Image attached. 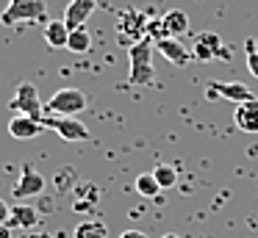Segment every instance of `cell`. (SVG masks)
I'll use <instances>...</instances> for the list:
<instances>
[{"instance_id": "6da1fadb", "label": "cell", "mask_w": 258, "mask_h": 238, "mask_svg": "<svg viewBox=\"0 0 258 238\" xmlns=\"http://www.w3.org/2000/svg\"><path fill=\"white\" fill-rule=\"evenodd\" d=\"M153 42L145 36L142 42L128 47V81L131 86H150L156 81V69H153Z\"/></svg>"}, {"instance_id": "7a4b0ae2", "label": "cell", "mask_w": 258, "mask_h": 238, "mask_svg": "<svg viewBox=\"0 0 258 238\" xmlns=\"http://www.w3.org/2000/svg\"><path fill=\"white\" fill-rule=\"evenodd\" d=\"M47 3L45 0H12L9 9L0 14L3 25H20V22H45Z\"/></svg>"}, {"instance_id": "3957f363", "label": "cell", "mask_w": 258, "mask_h": 238, "mask_svg": "<svg viewBox=\"0 0 258 238\" xmlns=\"http://www.w3.org/2000/svg\"><path fill=\"white\" fill-rule=\"evenodd\" d=\"M86 105H89L86 94L75 86L58 89V92L47 100V111H50V114H58V116H78L81 111H86Z\"/></svg>"}, {"instance_id": "277c9868", "label": "cell", "mask_w": 258, "mask_h": 238, "mask_svg": "<svg viewBox=\"0 0 258 238\" xmlns=\"http://www.w3.org/2000/svg\"><path fill=\"white\" fill-rule=\"evenodd\" d=\"M9 108L14 111V114H23V116H31V119H45L42 116V97H39V89L34 86V83H28V81H23L17 86V92H14V97H12V103H9Z\"/></svg>"}, {"instance_id": "5b68a950", "label": "cell", "mask_w": 258, "mask_h": 238, "mask_svg": "<svg viewBox=\"0 0 258 238\" xmlns=\"http://www.w3.org/2000/svg\"><path fill=\"white\" fill-rule=\"evenodd\" d=\"M206 97L208 100H217V97H222V100H230V103H244V100H250V97H255V94L250 92V86H247L244 81H228V83H222V81H211L206 86Z\"/></svg>"}, {"instance_id": "8992f818", "label": "cell", "mask_w": 258, "mask_h": 238, "mask_svg": "<svg viewBox=\"0 0 258 238\" xmlns=\"http://www.w3.org/2000/svg\"><path fill=\"white\" fill-rule=\"evenodd\" d=\"M42 122H45V127H53L64 141H86L89 138V127L81 119H75V116H56V119L45 116Z\"/></svg>"}, {"instance_id": "52a82bcc", "label": "cell", "mask_w": 258, "mask_h": 238, "mask_svg": "<svg viewBox=\"0 0 258 238\" xmlns=\"http://www.w3.org/2000/svg\"><path fill=\"white\" fill-rule=\"evenodd\" d=\"M45 186H47L45 177H42L31 164H23V169H20V180H17V186H14V197L17 199L39 197V194H45Z\"/></svg>"}, {"instance_id": "ba28073f", "label": "cell", "mask_w": 258, "mask_h": 238, "mask_svg": "<svg viewBox=\"0 0 258 238\" xmlns=\"http://www.w3.org/2000/svg\"><path fill=\"white\" fill-rule=\"evenodd\" d=\"M95 9H97V0H70L61 20L67 22L70 31H75V28H84L86 22H89V17L95 14Z\"/></svg>"}, {"instance_id": "9c48e42d", "label": "cell", "mask_w": 258, "mask_h": 238, "mask_svg": "<svg viewBox=\"0 0 258 238\" xmlns=\"http://www.w3.org/2000/svg\"><path fill=\"white\" fill-rule=\"evenodd\" d=\"M233 122H236V127L244 130V133H258V97H250V100L236 105Z\"/></svg>"}, {"instance_id": "30bf717a", "label": "cell", "mask_w": 258, "mask_h": 238, "mask_svg": "<svg viewBox=\"0 0 258 238\" xmlns=\"http://www.w3.org/2000/svg\"><path fill=\"white\" fill-rule=\"evenodd\" d=\"M45 130V122L39 119H31V116H23V114H14L9 119V133L20 141H28V138H36L39 133Z\"/></svg>"}, {"instance_id": "8fae6325", "label": "cell", "mask_w": 258, "mask_h": 238, "mask_svg": "<svg viewBox=\"0 0 258 238\" xmlns=\"http://www.w3.org/2000/svg\"><path fill=\"white\" fill-rule=\"evenodd\" d=\"M145 28H147V20H145V14H142V11H125V14L119 17L117 31H119V39L134 36V44H136V42H142V39H145Z\"/></svg>"}, {"instance_id": "7c38bea8", "label": "cell", "mask_w": 258, "mask_h": 238, "mask_svg": "<svg viewBox=\"0 0 258 238\" xmlns=\"http://www.w3.org/2000/svg\"><path fill=\"white\" fill-rule=\"evenodd\" d=\"M6 224L12 227V230H34V227L39 224V210H36L34 205H14Z\"/></svg>"}, {"instance_id": "4fadbf2b", "label": "cell", "mask_w": 258, "mask_h": 238, "mask_svg": "<svg viewBox=\"0 0 258 238\" xmlns=\"http://www.w3.org/2000/svg\"><path fill=\"white\" fill-rule=\"evenodd\" d=\"M156 47H158V53H161L169 64H175V66H186L191 61V53L180 44V39H158Z\"/></svg>"}, {"instance_id": "5bb4252c", "label": "cell", "mask_w": 258, "mask_h": 238, "mask_svg": "<svg viewBox=\"0 0 258 238\" xmlns=\"http://www.w3.org/2000/svg\"><path fill=\"white\" fill-rule=\"evenodd\" d=\"M161 25H164L167 39H180L186 31H189V14H186V11H180V9H172V11H167V14H164Z\"/></svg>"}, {"instance_id": "9a60e30c", "label": "cell", "mask_w": 258, "mask_h": 238, "mask_svg": "<svg viewBox=\"0 0 258 238\" xmlns=\"http://www.w3.org/2000/svg\"><path fill=\"white\" fill-rule=\"evenodd\" d=\"M45 42L47 47H67L70 42V28L64 20H47L45 22Z\"/></svg>"}, {"instance_id": "2e32d148", "label": "cell", "mask_w": 258, "mask_h": 238, "mask_svg": "<svg viewBox=\"0 0 258 238\" xmlns=\"http://www.w3.org/2000/svg\"><path fill=\"white\" fill-rule=\"evenodd\" d=\"M73 194H75V199H73V208L75 210H92L97 205V199H100V191H97V186H78V188H73Z\"/></svg>"}, {"instance_id": "e0dca14e", "label": "cell", "mask_w": 258, "mask_h": 238, "mask_svg": "<svg viewBox=\"0 0 258 238\" xmlns=\"http://www.w3.org/2000/svg\"><path fill=\"white\" fill-rule=\"evenodd\" d=\"M73 238H108V227L100 219H84L73 230Z\"/></svg>"}, {"instance_id": "ac0fdd59", "label": "cell", "mask_w": 258, "mask_h": 238, "mask_svg": "<svg viewBox=\"0 0 258 238\" xmlns=\"http://www.w3.org/2000/svg\"><path fill=\"white\" fill-rule=\"evenodd\" d=\"M136 191H139L145 199H156L164 188L158 186V180H156V175H153V172H145V175L136 177Z\"/></svg>"}, {"instance_id": "d6986e66", "label": "cell", "mask_w": 258, "mask_h": 238, "mask_svg": "<svg viewBox=\"0 0 258 238\" xmlns=\"http://www.w3.org/2000/svg\"><path fill=\"white\" fill-rule=\"evenodd\" d=\"M67 50H73V53H78V55H81V53H89V50H92V36H89V31H86V25L70 31Z\"/></svg>"}, {"instance_id": "ffe728a7", "label": "cell", "mask_w": 258, "mask_h": 238, "mask_svg": "<svg viewBox=\"0 0 258 238\" xmlns=\"http://www.w3.org/2000/svg\"><path fill=\"white\" fill-rule=\"evenodd\" d=\"M197 39H203V42H206L208 47L214 50V55H217V61H230V47H228V44H222V39H219L214 31H203Z\"/></svg>"}, {"instance_id": "44dd1931", "label": "cell", "mask_w": 258, "mask_h": 238, "mask_svg": "<svg viewBox=\"0 0 258 238\" xmlns=\"http://www.w3.org/2000/svg\"><path fill=\"white\" fill-rule=\"evenodd\" d=\"M153 175H156V180L161 188H172L175 183H178V169L169 166V164H158L156 169H153Z\"/></svg>"}, {"instance_id": "7402d4cb", "label": "cell", "mask_w": 258, "mask_h": 238, "mask_svg": "<svg viewBox=\"0 0 258 238\" xmlns=\"http://www.w3.org/2000/svg\"><path fill=\"white\" fill-rule=\"evenodd\" d=\"M247 69H250L252 77H258V50L247 47Z\"/></svg>"}, {"instance_id": "603a6c76", "label": "cell", "mask_w": 258, "mask_h": 238, "mask_svg": "<svg viewBox=\"0 0 258 238\" xmlns=\"http://www.w3.org/2000/svg\"><path fill=\"white\" fill-rule=\"evenodd\" d=\"M9 213H12V205H9L6 199H0V227L9 221Z\"/></svg>"}, {"instance_id": "cb8c5ba5", "label": "cell", "mask_w": 258, "mask_h": 238, "mask_svg": "<svg viewBox=\"0 0 258 238\" xmlns=\"http://www.w3.org/2000/svg\"><path fill=\"white\" fill-rule=\"evenodd\" d=\"M119 238H150V235H147V232H142V230H125Z\"/></svg>"}, {"instance_id": "d4e9b609", "label": "cell", "mask_w": 258, "mask_h": 238, "mask_svg": "<svg viewBox=\"0 0 258 238\" xmlns=\"http://www.w3.org/2000/svg\"><path fill=\"white\" fill-rule=\"evenodd\" d=\"M20 238H50V235H47V232H36V230H25Z\"/></svg>"}, {"instance_id": "484cf974", "label": "cell", "mask_w": 258, "mask_h": 238, "mask_svg": "<svg viewBox=\"0 0 258 238\" xmlns=\"http://www.w3.org/2000/svg\"><path fill=\"white\" fill-rule=\"evenodd\" d=\"M0 238H12V227H9V224L0 227Z\"/></svg>"}, {"instance_id": "4316f807", "label": "cell", "mask_w": 258, "mask_h": 238, "mask_svg": "<svg viewBox=\"0 0 258 238\" xmlns=\"http://www.w3.org/2000/svg\"><path fill=\"white\" fill-rule=\"evenodd\" d=\"M158 238H180L178 232H164V235H158Z\"/></svg>"}]
</instances>
